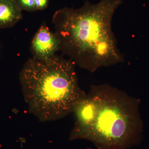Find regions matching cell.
Listing matches in <instances>:
<instances>
[{"instance_id": "5", "label": "cell", "mask_w": 149, "mask_h": 149, "mask_svg": "<svg viewBox=\"0 0 149 149\" xmlns=\"http://www.w3.org/2000/svg\"><path fill=\"white\" fill-rule=\"evenodd\" d=\"M16 0H0V28L13 26L22 18Z\"/></svg>"}, {"instance_id": "7", "label": "cell", "mask_w": 149, "mask_h": 149, "mask_svg": "<svg viewBox=\"0 0 149 149\" xmlns=\"http://www.w3.org/2000/svg\"><path fill=\"white\" fill-rule=\"evenodd\" d=\"M37 10H43L47 7L49 0H35Z\"/></svg>"}, {"instance_id": "4", "label": "cell", "mask_w": 149, "mask_h": 149, "mask_svg": "<svg viewBox=\"0 0 149 149\" xmlns=\"http://www.w3.org/2000/svg\"><path fill=\"white\" fill-rule=\"evenodd\" d=\"M32 47L37 58L46 59L55 55L60 50V42L58 37L45 26H42L35 34Z\"/></svg>"}, {"instance_id": "3", "label": "cell", "mask_w": 149, "mask_h": 149, "mask_svg": "<svg viewBox=\"0 0 149 149\" xmlns=\"http://www.w3.org/2000/svg\"><path fill=\"white\" fill-rule=\"evenodd\" d=\"M74 65L69 59L54 55L46 59L34 57L23 67L19 79L24 101L40 121L61 119L85 97Z\"/></svg>"}, {"instance_id": "6", "label": "cell", "mask_w": 149, "mask_h": 149, "mask_svg": "<svg viewBox=\"0 0 149 149\" xmlns=\"http://www.w3.org/2000/svg\"><path fill=\"white\" fill-rule=\"evenodd\" d=\"M16 1L22 10L32 12L37 10L35 0H16Z\"/></svg>"}, {"instance_id": "2", "label": "cell", "mask_w": 149, "mask_h": 149, "mask_svg": "<svg viewBox=\"0 0 149 149\" xmlns=\"http://www.w3.org/2000/svg\"><path fill=\"white\" fill-rule=\"evenodd\" d=\"M139 102L108 84L91 85L73 113L70 140L85 139L98 149H130L140 141Z\"/></svg>"}, {"instance_id": "1", "label": "cell", "mask_w": 149, "mask_h": 149, "mask_svg": "<svg viewBox=\"0 0 149 149\" xmlns=\"http://www.w3.org/2000/svg\"><path fill=\"white\" fill-rule=\"evenodd\" d=\"M123 0L86 2L79 8H64L53 17L60 50L74 64L93 72L124 61L111 28L115 12Z\"/></svg>"}]
</instances>
